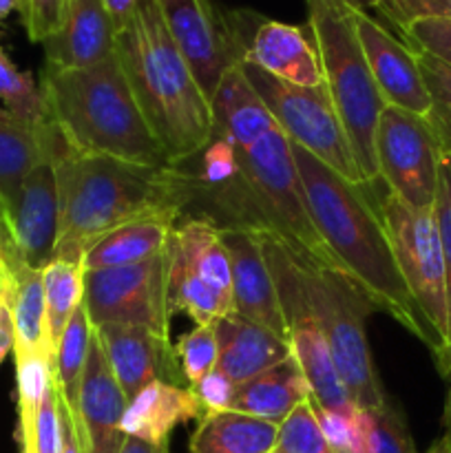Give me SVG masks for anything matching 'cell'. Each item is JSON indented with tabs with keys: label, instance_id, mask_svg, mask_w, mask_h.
Returning <instances> with one entry per match:
<instances>
[{
	"label": "cell",
	"instance_id": "6da1fadb",
	"mask_svg": "<svg viewBox=\"0 0 451 453\" xmlns=\"http://www.w3.org/2000/svg\"><path fill=\"white\" fill-rule=\"evenodd\" d=\"M292 155L310 219L340 273L356 283L374 310L389 314L440 358V345L398 270L380 199L374 202L370 184L345 180L301 146L292 144Z\"/></svg>",
	"mask_w": 451,
	"mask_h": 453
},
{
	"label": "cell",
	"instance_id": "7a4b0ae2",
	"mask_svg": "<svg viewBox=\"0 0 451 453\" xmlns=\"http://www.w3.org/2000/svg\"><path fill=\"white\" fill-rule=\"evenodd\" d=\"M51 162L60 206L53 250L57 261L82 265L84 252L119 226L162 212L181 217L188 206L184 177L177 166L75 153L56 124L51 128Z\"/></svg>",
	"mask_w": 451,
	"mask_h": 453
},
{
	"label": "cell",
	"instance_id": "3957f363",
	"mask_svg": "<svg viewBox=\"0 0 451 453\" xmlns=\"http://www.w3.org/2000/svg\"><path fill=\"white\" fill-rule=\"evenodd\" d=\"M230 142L234 146L230 177L217 186L188 190L186 211L193 208L199 212L195 217L210 219L221 230L277 237L305 264L339 270L310 219L292 144L279 124L252 142Z\"/></svg>",
	"mask_w": 451,
	"mask_h": 453
},
{
	"label": "cell",
	"instance_id": "277c9868",
	"mask_svg": "<svg viewBox=\"0 0 451 453\" xmlns=\"http://www.w3.org/2000/svg\"><path fill=\"white\" fill-rule=\"evenodd\" d=\"M115 58L168 162L177 166L202 150L212 128L210 100L168 34L157 0H140L115 31Z\"/></svg>",
	"mask_w": 451,
	"mask_h": 453
},
{
	"label": "cell",
	"instance_id": "5b68a950",
	"mask_svg": "<svg viewBox=\"0 0 451 453\" xmlns=\"http://www.w3.org/2000/svg\"><path fill=\"white\" fill-rule=\"evenodd\" d=\"M40 87L49 119L75 153L106 155L149 166L171 164L150 131L115 53L109 60L84 69L44 65Z\"/></svg>",
	"mask_w": 451,
	"mask_h": 453
},
{
	"label": "cell",
	"instance_id": "8992f818",
	"mask_svg": "<svg viewBox=\"0 0 451 453\" xmlns=\"http://www.w3.org/2000/svg\"><path fill=\"white\" fill-rule=\"evenodd\" d=\"M352 0H305L308 29L321 62L325 88L343 122L365 184L378 181L374 155V133L385 102L371 80Z\"/></svg>",
	"mask_w": 451,
	"mask_h": 453
},
{
	"label": "cell",
	"instance_id": "52a82bcc",
	"mask_svg": "<svg viewBox=\"0 0 451 453\" xmlns=\"http://www.w3.org/2000/svg\"><path fill=\"white\" fill-rule=\"evenodd\" d=\"M296 273L352 401L363 410L383 405L387 394L380 385L365 330V319L374 305L339 270L310 265L296 257Z\"/></svg>",
	"mask_w": 451,
	"mask_h": 453
},
{
	"label": "cell",
	"instance_id": "ba28073f",
	"mask_svg": "<svg viewBox=\"0 0 451 453\" xmlns=\"http://www.w3.org/2000/svg\"><path fill=\"white\" fill-rule=\"evenodd\" d=\"M168 308L186 312L197 326L234 314L230 252L219 226L190 217L168 239Z\"/></svg>",
	"mask_w": 451,
	"mask_h": 453
},
{
	"label": "cell",
	"instance_id": "9c48e42d",
	"mask_svg": "<svg viewBox=\"0 0 451 453\" xmlns=\"http://www.w3.org/2000/svg\"><path fill=\"white\" fill-rule=\"evenodd\" d=\"M239 66L290 144L308 150L345 180L365 184L354 159L348 133L325 87H296L265 73L246 60H239Z\"/></svg>",
	"mask_w": 451,
	"mask_h": 453
},
{
	"label": "cell",
	"instance_id": "30bf717a",
	"mask_svg": "<svg viewBox=\"0 0 451 453\" xmlns=\"http://www.w3.org/2000/svg\"><path fill=\"white\" fill-rule=\"evenodd\" d=\"M256 237L277 288L287 327V345L312 389V403L321 410L352 416L358 407L336 372L330 345L310 308L296 273V255L277 237L270 234H256Z\"/></svg>",
	"mask_w": 451,
	"mask_h": 453
},
{
	"label": "cell",
	"instance_id": "8fae6325",
	"mask_svg": "<svg viewBox=\"0 0 451 453\" xmlns=\"http://www.w3.org/2000/svg\"><path fill=\"white\" fill-rule=\"evenodd\" d=\"M380 215L407 290L440 345V363L447 349V290L442 243L433 208H411L387 190L385 197H380Z\"/></svg>",
	"mask_w": 451,
	"mask_h": 453
},
{
	"label": "cell",
	"instance_id": "7c38bea8",
	"mask_svg": "<svg viewBox=\"0 0 451 453\" xmlns=\"http://www.w3.org/2000/svg\"><path fill=\"white\" fill-rule=\"evenodd\" d=\"M378 180L411 208H433L442 149L423 115L385 106L374 133Z\"/></svg>",
	"mask_w": 451,
	"mask_h": 453
},
{
	"label": "cell",
	"instance_id": "4fadbf2b",
	"mask_svg": "<svg viewBox=\"0 0 451 453\" xmlns=\"http://www.w3.org/2000/svg\"><path fill=\"white\" fill-rule=\"evenodd\" d=\"M82 301L93 327L102 323H122L168 336V255L162 252L153 259L124 268L84 270Z\"/></svg>",
	"mask_w": 451,
	"mask_h": 453
},
{
	"label": "cell",
	"instance_id": "5bb4252c",
	"mask_svg": "<svg viewBox=\"0 0 451 453\" xmlns=\"http://www.w3.org/2000/svg\"><path fill=\"white\" fill-rule=\"evenodd\" d=\"M157 7L168 34L210 100L226 71L241 60V40L233 20L221 16L212 0H157Z\"/></svg>",
	"mask_w": 451,
	"mask_h": 453
},
{
	"label": "cell",
	"instance_id": "9a60e30c",
	"mask_svg": "<svg viewBox=\"0 0 451 453\" xmlns=\"http://www.w3.org/2000/svg\"><path fill=\"white\" fill-rule=\"evenodd\" d=\"M354 22L371 80L385 106H396L427 118L432 111V97L424 87L414 49L398 40L376 18H371L367 9H354Z\"/></svg>",
	"mask_w": 451,
	"mask_h": 453
},
{
	"label": "cell",
	"instance_id": "2e32d148",
	"mask_svg": "<svg viewBox=\"0 0 451 453\" xmlns=\"http://www.w3.org/2000/svg\"><path fill=\"white\" fill-rule=\"evenodd\" d=\"M93 332L100 339L111 372L128 401L153 380L188 388L177 363L175 345L168 336L122 323H102L93 327Z\"/></svg>",
	"mask_w": 451,
	"mask_h": 453
},
{
	"label": "cell",
	"instance_id": "e0dca14e",
	"mask_svg": "<svg viewBox=\"0 0 451 453\" xmlns=\"http://www.w3.org/2000/svg\"><path fill=\"white\" fill-rule=\"evenodd\" d=\"M128 398L115 380L106 361L104 348L93 332L82 385H80L78 407L69 410L78 427L84 453H119L124 447L122 418Z\"/></svg>",
	"mask_w": 451,
	"mask_h": 453
},
{
	"label": "cell",
	"instance_id": "ac0fdd59",
	"mask_svg": "<svg viewBox=\"0 0 451 453\" xmlns=\"http://www.w3.org/2000/svg\"><path fill=\"white\" fill-rule=\"evenodd\" d=\"M7 212L22 261L29 268L42 270L53 259L60 226L57 180L51 155L31 168Z\"/></svg>",
	"mask_w": 451,
	"mask_h": 453
},
{
	"label": "cell",
	"instance_id": "d6986e66",
	"mask_svg": "<svg viewBox=\"0 0 451 453\" xmlns=\"http://www.w3.org/2000/svg\"><path fill=\"white\" fill-rule=\"evenodd\" d=\"M221 234L233 268L234 314L287 341L286 319L259 237L246 230H221Z\"/></svg>",
	"mask_w": 451,
	"mask_h": 453
},
{
	"label": "cell",
	"instance_id": "ffe728a7",
	"mask_svg": "<svg viewBox=\"0 0 451 453\" xmlns=\"http://www.w3.org/2000/svg\"><path fill=\"white\" fill-rule=\"evenodd\" d=\"M234 29L241 38V60L296 87H325L317 49L301 27L261 18L248 40L237 25Z\"/></svg>",
	"mask_w": 451,
	"mask_h": 453
},
{
	"label": "cell",
	"instance_id": "44dd1931",
	"mask_svg": "<svg viewBox=\"0 0 451 453\" xmlns=\"http://www.w3.org/2000/svg\"><path fill=\"white\" fill-rule=\"evenodd\" d=\"M47 62L60 69L100 65L115 53V25L102 0H66L62 25L44 42Z\"/></svg>",
	"mask_w": 451,
	"mask_h": 453
},
{
	"label": "cell",
	"instance_id": "7402d4cb",
	"mask_svg": "<svg viewBox=\"0 0 451 453\" xmlns=\"http://www.w3.org/2000/svg\"><path fill=\"white\" fill-rule=\"evenodd\" d=\"M212 330L217 339L215 370L233 380L237 388L277 363L286 361L292 354L287 341L279 339L270 330L239 314L217 319Z\"/></svg>",
	"mask_w": 451,
	"mask_h": 453
},
{
	"label": "cell",
	"instance_id": "603a6c76",
	"mask_svg": "<svg viewBox=\"0 0 451 453\" xmlns=\"http://www.w3.org/2000/svg\"><path fill=\"white\" fill-rule=\"evenodd\" d=\"M203 407L193 388L153 380L128 401L122 418L124 436L159 445L175 427L202 418Z\"/></svg>",
	"mask_w": 451,
	"mask_h": 453
},
{
	"label": "cell",
	"instance_id": "cb8c5ba5",
	"mask_svg": "<svg viewBox=\"0 0 451 453\" xmlns=\"http://www.w3.org/2000/svg\"><path fill=\"white\" fill-rule=\"evenodd\" d=\"M180 221L177 212L141 217L93 243L82 257L84 270H109L141 264L166 252L172 228Z\"/></svg>",
	"mask_w": 451,
	"mask_h": 453
},
{
	"label": "cell",
	"instance_id": "d4e9b609",
	"mask_svg": "<svg viewBox=\"0 0 451 453\" xmlns=\"http://www.w3.org/2000/svg\"><path fill=\"white\" fill-rule=\"evenodd\" d=\"M310 398H312V389H310L299 363L290 354L286 361L277 363L248 383L239 385L230 410L259 416V418L272 420L279 425L296 405L310 401Z\"/></svg>",
	"mask_w": 451,
	"mask_h": 453
},
{
	"label": "cell",
	"instance_id": "484cf974",
	"mask_svg": "<svg viewBox=\"0 0 451 453\" xmlns=\"http://www.w3.org/2000/svg\"><path fill=\"white\" fill-rule=\"evenodd\" d=\"M51 119L27 122L0 106V202H13L18 188L34 166L51 155Z\"/></svg>",
	"mask_w": 451,
	"mask_h": 453
},
{
	"label": "cell",
	"instance_id": "4316f807",
	"mask_svg": "<svg viewBox=\"0 0 451 453\" xmlns=\"http://www.w3.org/2000/svg\"><path fill=\"white\" fill-rule=\"evenodd\" d=\"M279 425L259 416L226 410L203 414L190 436V453H272Z\"/></svg>",
	"mask_w": 451,
	"mask_h": 453
},
{
	"label": "cell",
	"instance_id": "83f0119b",
	"mask_svg": "<svg viewBox=\"0 0 451 453\" xmlns=\"http://www.w3.org/2000/svg\"><path fill=\"white\" fill-rule=\"evenodd\" d=\"M11 317H13V358L49 357L56 363L47 336V312H44L42 270L20 268L13 274Z\"/></svg>",
	"mask_w": 451,
	"mask_h": 453
},
{
	"label": "cell",
	"instance_id": "f1b7e54d",
	"mask_svg": "<svg viewBox=\"0 0 451 453\" xmlns=\"http://www.w3.org/2000/svg\"><path fill=\"white\" fill-rule=\"evenodd\" d=\"M349 453H418L396 401L387 396L383 405L354 411Z\"/></svg>",
	"mask_w": 451,
	"mask_h": 453
},
{
	"label": "cell",
	"instance_id": "f546056e",
	"mask_svg": "<svg viewBox=\"0 0 451 453\" xmlns=\"http://www.w3.org/2000/svg\"><path fill=\"white\" fill-rule=\"evenodd\" d=\"M42 292L49 345L56 354L62 332L84 299V268L69 261H49L42 268Z\"/></svg>",
	"mask_w": 451,
	"mask_h": 453
},
{
	"label": "cell",
	"instance_id": "4dcf8cb0",
	"mask_svg": "<svg viewBox=\"0 0 451 453\" xmlns=\"http://www.w3.org/2000/svg\"><path fill=\"white\" fill-rule=\"evenodd\" d=\"M93 339V326L88 321L87 308L84 301L78 305V310L71 317L69 326L62 332V339L56 349V389L57 396L65 401L69 410L78 407L80 385H82L84 367H87L88 349H91Z\"/></svg>",
	"mask_w": 451,
	"mask_h": 453
},
{
	"label": "cell",
	"instance_id": "1f68e13d",
	"mask_svg": "<svg viewBox=\"0 0 451 453\" xmlns=\"http://www.w3.org/2000/svg\"><path fill=\"white\" fill-rule=\"evenodd\" d=\"M0 102L18 118L34 124L49 122L47 100L31 71L18 69L4 47H0Z\"/></svg>",
	"mask_w": 451,
	"mask_h": 453
},
{
	"label": "cell",
	"instance_id": "d6a6232c",
	"mask_svg": "<svg viewBox=\"0 0 451 453\" xmlns=\"http://www.w3.org/2000/svg\"><path fill=\"white\" fill-rule=\"evenodd\" d=\"M420 73H423L424 87L432 97V111L427 119L440 142L442 153L451 150V66L438 60L436 56L424 51H416Z\"/></svg>",
	"mask_w": 451,
	"mask_h": 453
},
{
	"label": "cell",
	"instance_id": "836d02e7",
	"mask_svg": "<svg viewBox=\"0 0 451 453\" xmlns=\"http://www.w3.org/2000/svg\"><path fill=\"white\" fill-rule=\"evenodd\" d=\"M433 215H436L438 233H440L447 290V349L440 361V367L445 374H451V150L449 153H442L440 157Z\"/></svg>",
	"mask_w": 451,
	"mask_h": 453
},
{
	"label": "cell",
	"instance_id": "e575fe53",
	"mask_svg": "<svg viewBox=\"0 0 451 453\" xmlns=\"http://www.w3.org/2000/svg\"><path fill=\"white\" fill-rule=\"evenodd\" d=\"M272 453H334L323 436L312 398L296 405L279 423Z\"/></svg>",
	"mask_w": 451,
	"mask_h": 453
},
{
	"label": "cell",
	"instance_id": "d590c367",
	"mask_svg": "<svg viewBox=\"0 0 451 453\" xmlns=\"http://www.w3.org/2000/svg\"><path fill=\"white\" fill-rule=\"evenodd\" d=\"M177 363L186 385L195 388L217 367V339L212 326H195L175 343Z\"/></svg>",
	"mask_w": 451,
	"mask_h": 453
},
{
	"label": "cell",
	"instance_id": "8d00e7d4",
	"mask_svg": "<svg viewBox=\"0 0 451 453\" xmlns=\"http://www.w3.org/2000/svg\"><path fill=\"white\" fill-rule=\"evenodd\" d=\"M402 42L414 51H424L451 66V18L416 20L401 31Z\"/></svg>",
	"mask_w": 451,
	"mask_h": 453
},
{
	"label": "cell",
	"instance_id": "74e56055",
	"mask_svg": "<svg viewBox=\"0 0 451 453\" xmlns=\"http://www.w3.org/2000/svg\"><path fill=\"white\" fill-rule=\"evenodd\" d=\"M376 12L401 34L405 27L427 18H451V0H380Z\"/></svg>",
	"mask_w": 451,
	"mask_h": 453
},
{
	"label": "cell",
	"instance_id": "f35d334b",
	"mask_svg": "<svg viewBox=\"0 0 451 453\" xmlns=\"http://www.w3.org/2000/svg\"><path fill=\"white\" fill-rule=\"evenodd\" d=\"M66 0H22V25L31 42H47L57 34Z\"/></svg>",
	"mask_w": 451,
	"mask_h": 453
},
{
	"label": "cell",
	"instance_id": "ab89813d",
	"mask_svg": "<svg viewBox=\"0 0 451 453\" xmlns=\"http://www.w3.org/2000/svg\"><path fill=\"white\" fill-rule=\"evenodd\" d=\"M193 389L197 392L199 403H202L203 407V414H217V411H226L233 407L237 385L230 379H226L221 372L212 370L210 374L203 376Z\"/></svg>",
	"mask_w": 451,
	"mask_h": 453
},
{
	"label": "cell",
	"instance_id": "60d3db41",
	"mask_svg": "<svg viewBox=\"0 0 451 453\" xmlns=\"http://www.w3.org/2000/svg\"><path fill=\"white\" fill-rule=\"evenodd\" d=\"M314 405V403H312ZM317 411L318 425H321V432L325 436L327 445L332 447L334 453H349L352 449V416L336 414V411L321 410V407L314 405Z\"/></svg>",
	"mask_w": 451,
	"mask_h": 453
},
{
	"label": "cell",
	"instance_id": "b9f144b4",
	"mask_svg": "<svg viewBox=\"0 0 451 453\" xmlns=\"http://www.w3.org/2000/svg\"><path fill=\"white\" fill-rule=\"evenodd\" d=\"M13 279L0 290V365L13 352V317H11Z\"/></svg>",
	"mask_w": 451,
	"mask_h": 453
},
{
	"label": "cell",
	"instance_id": "7bdbcfd3",
	"mask_svg": "<svg viewBox=\"0 0 451 453\" xmlns=\"http://www.w3.org/2000/svg\"><path fill=\"white\" fill-rule=\"evenodd\" d=\"M57 411H60V434H62V447L60 453H84L82 442H80L78 427H75L73 414L69 407L65 405L60 396H57Z\"/></svg>",
	"mask_w": 451,
	"mask_h": 453
},
{
	"label": "cell",
	"instance_id": "ee69618b",
	"mask_svg": "<svg viewBox=\"0 0 451 453\" xmlns=\"http://www.w3.org/2000/svg\"><path fill=\"white\" fill-rule=\"evenodd\" d=\"M102 3H104L106 12H109L111 20L115 25V31H118L119 27L126 25L140 0H102Z\"/></svg>",
	"mask_w": 451,
	"mask_h": 453
},
{
	"label": "cell",
	"instance_id": "f6af8a7d",
	"mask_svg": "<svg viewBox=\"0 0 451 453\" xmlns=\"http://www.w3.org/2000/svg\"><path fill=\"white\" fill-rule=\"evenodd\" d=\"M119 453H171V449H168V441L159 442V445H150V442L137 441V438L126 436L122 451Z\"/></svg>",
	"mask_w": 451,
	"mask_h": 453
},
{
	"label": "cell",
	"instance_id": "bcb514c9",
	"mask_svg": "<svg viewBox=\"0 0 451 453\" xmlns=\"http://www.w3.org/2000/svg\"><path fill=\"white\" fill-rule=\"evenodd\" d=\"M445 432H442V436L438 438L436 442H433L432 447H429L424 453H451V401H449V407H447V418H445Z\"/></svg>",
	"mask_w": 451,
	"mask_h": 453
},
{
	"label": "cell",
	"instance_id": "7dc6e473",
	"mask_svg": "<svg viewBox=\"0 0 451 453\" xmlns=\"http://www.w3.org/2000/svg\"><path fill=\"white\" fill-rule=\"evenodd\" d=\"M20 12L22 9V0H0V25L11 16V12Z\"/></svg>",
	"mask_w": 451,
	"mask_h": 453
},
{
	"label": "cell",
	"instance_id": "c3c4849f",
	"mask_svg": "<svg viewBox=\"0 0 451 453\" xmlns=\"http://www.w3.org/2000/svg\"><path fill=\"white\" fill-rule=\"evenodd\" d=\"M354 4H358V7L361 9H365V7H371V9H376V4L380 3V0H352Z\"/></svg>",
	"mask_w": 451,
	"mask_h": 453
},
{
	"label": "cell",
	"instance_id": "681fc988",
	"mask_svg": "<svg viewBox=\"0 0 451 453\" xmlns=\"http://www.w3.org/2000/svg\"><path fill=\"white\" fill-rule=\"evenodd\" d=\"M20 453H22V451H20Z\"/></svg>",
	"mask_w": 451,
	"mask_h": 453
}]
</instances>
